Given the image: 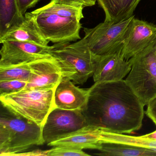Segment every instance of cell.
Returning <instances> with one entry per match:
<instances>
[{
	"mask_svg": "<svg viewBox=\"0 0 156 156\" xmlns=\"http://www.w3.org/2000/svg\"><path fill=\"white\" fill-rule=\"evenodd\" d=\"M129 60L131 69L125 80L147 105L156 97V40Z\"/></svg>",
	"mask_w": 156,
	"mask_h": 156,
	"instance_id": "5b68a950",
	"label": "cell"
},
{
	"mask_svg": "<svg viewBox=\"0 0 156 156\" xmlns=\"http://www.w3.org/2000/svg\"><path fill=\"white\" fill-rule=\"evenodd\" d=\"M83 9L82 7L48 3L47 5L37 9L41 11L54 13L61 17L81 21L84 17L83 12Z\"/></svg>",
	"mask_w": 156,
	"mask_h": 156,
	"instance_id": "ffe728a7",
	"label": "cell"
},
{
	"mask_svg": "<svg viewBox=\"0 0 156 156\" xmlns=\"http://www.w3.org/2000/svg\"><path fill=\"white\" fill-rule=\"evenodd\" d=\"M146 114L156 126V97L148 104Z\"/></svg>",
	"mask_w": 156,
	"mask_h": 156,
	"instance_id": "d4e9b609",
	"label": "cell"
},
{
	"mask_svg": "<svg viewBox=\"0 0 156 156\" xmlns=\"http://www.w3.org/2000/svg\"><path fill=\"white\" fill-rule=\"evenodd\" d=\"M25 16L32 20L39 32L49 42L65 43L81 39V21L37 9L26 12Z\"/></svg>",
	"mask_w": 156,
	"mask_h": 156,
	"instance_id": "52a82bcc",
	"label": "cell"
},
{
	"mask_svg": "<svg viewBox=\"0 0 156 156\" xmlns=\"http://www.w3.org/2000/svg\"><path fill=\"white\" fill-rule=\"evenodd\" d=\"M94 55L93 75L94 83L122 80L131 70L129 60H125L119 53Z\"/></svg>",
	"mask_w": 156,
	"mask_h": 156,
	"instance_id": "7c38bea8",
	"label": "cell"
},
{
	"mask_svg": "<svg viewBox=\"0 0 156 156\" xmlns=\"http://www.w3.org/2000/svg\"><path fill=\"white\" fill-rule=\"evenodd\" d=\"M27 81L19 80L0 81V95L16 93L23 90L27 84Z\"/></svg>",
	"mask_w": 156,
	"mask_h": 156,
	"instance_id": "7402d4cb",
	"label": "cell"
},
{
	"mask_svg": "<svg viewBox=\"0 0 156 156\" xmlns=\"http://www.w3.org/2000/svg\"><path fill=\"white\" fill-rule=\"evenodd\" d=\"M4 108L0 115V156H18L44 144L42 127Z\"/></svg>",
	"mask_w": 156,
	"mask_h": 156,
	"instance_id": "7a4b0ae2",
	"label": "cell"
},
{
	"mask_svg": "<svg viewBox=\"0 0 156 156\" xmlns=\"http://www.w3.org/2000/svg\"><path fill=\"white\" fill-rule=\"evenodd\" d=\"M30 73L29 62L0 66V81L19 80L28 82Z\"/></svg>",
	"mask_w": 156,
	"mask_h": 156,
	"instance_id": "d6986e66",
	"label": "cell"
},
{
	"mask_svg": "<svg viewBox=\"0 0 156 156\" xmlns=\"http://www.w3.org/2000/svg\"><path fill=\"white\" fill-rule=\"evenodd\" d=\"M55 89L21 90L0 95L2 106L11 113L43 128L50 112L56 108Z\"/></svg>",
	"mask_w": 156,
	"mask_h": 156,
	"instance_id": "3957f363",
	"label": "cell"
},
{
	"mask_svg": "<svg viewBox=\"0 0 156 156\" xmlns=\"http://www.w3.org/2000/svg\"><path fill=\"white\" fill-rule=\"evenodd\" d=\"M24 20L18 0H0V37Z\"/></svg>",
	"mask_w": 156,
	"mask_h": 156,
	"instance_id": "2e32d148",
	"label": "cell"
},
{
	"mask_svg": "<svg viewBox=\"0 0 156 156\" xmlns=\"http://www.w3.org/2000/svg\"><path fill=\"white\" fill-rule=\"evenodd\" d=\"M89 90L83 112L87 125L118 134L141 128L145 105L126 80L94 83Z\"/></svg>",
	"mask_w": 156,
	"mask_h": 156,
	"instance_id": "6da1fadb",
	"label": "cell"
},
{
	"mask_svg": "<svg viewBox=\"0 0 156 156\" xmlns=\"http://www.w3.org/2000/svg\"><path fill=\"white\" fill-rule=\"evenodd\" d=\"M101 140L103 143H115L127 144L156 151V140L142 136H135L124 134L112 133L102 129Z\"/></svg>",
	"mask_w": 156,
	"mask_h": 156,
	"instance_id": "ac0fdd59",
	"label": "cell"
},
{
	"mask_svg": "<svg viewBox=\"0 0 156 156\" xmlns=\"http://www.w3.org/2000/svg\"><path fill=\"white\" fill-rule=\"evenodd\" d=\"M97 0H51L50 4H64L71 6L85 7H92L95 5Z\"/></svg>",
	"mask_w": 156,
	"mask_h": 156,
	"instance_id": "603a6c76",
	"label": "cell"
},
{
	"mask_svg": "<svg viewBox=\"0 0 156 156\" xmlns=\"http://www.w3.org/2000/svg\"><path fill=\"white\" fill-rule=\"evenodd\" d=\"M100 156H156V151L121 143H103L98 150Z\"/></svg>",
	"mask_w": 156,
	"mask_h": 156,
	"instance_id": "e0dca14e",
	"label": "cell"
},
{
	"mask_svg": "<svg viewBox=\"0 0 156 156\" xmlns=\"http://www.w3.org/2000/svg\"><path fill=\"white\" fill-rule=\"evenodd\" d=\"M30 73L27 85L23 90L55 89L63 78L62 68L51 55L29 62Z\"/></svg>",
	"mask_w": 156,
	"mask_h": 156,
	"instance_id": "9c48e42d",
	"label": "cell"
},
{
	"mask_svg": "<svg viewBox=\"0 0 156 156\" xmlns=\"http://www.w3.org/2000/svg\"><path fill=\"white\" fill-rule=\"evenodd\" d=\"M134 17L116 23L104 21L94 28H85V35L81 39L94 55L121 53Z\"/></svg>",
	"mask_w": 156,
	"mask_h": 156,
	"instance_id": "8992f818",
	"label": "cell"
},
{
	"mask_svg": "<svg viewBox=\"0 0 156 156\" xmlns=\"http://www.w3.org/2000/svg\"><path fill=\"white\" fill-rule=\"evenodd\" d=\"M0 66L29 63L51 55V46H44L30 43L7 41L2 43Z\"/></svg>",
	"mask_w": 156,
	"mask_h": 156,
	"instance_id": "30bf717a",
	"label": "cell"
},
{
	"mask_svg": "<svg viewBox=\"0 0 156 156\" xmlns=\"http://www.w3.org/2000/svg\"><path fill=\"white\" fill-rule=\"evenodd\" d=\"M141 0H97L105 14V22L116 23L133 17Z\"/></svg>",
	"mask_w": 156,
	"mask_h": 156,
	"instance_id": "5bb4252c",
	"label": "cell"
},
{
	"mask_svg": "<svg viewBox=\"0 0 156 156\" xmlns=\"http://www.w3.org/2000/svg\"><path fill=\"white\" fill-rule=\"evenodd\" d=\"M82 149L69 146H56L48 150V156H90Z\"/></svg>",
	"mask_w": 156,
	"mask_h": 156,
	"instance_id": "44dd1931",
	"label": "cell"
},
{
	"mask_svg": "<svg viewBox=\"0 0 156 156\" xmlns=\"http://www.w3.org/2000/svg\"><path fill=\"white\" fill-rule=\"evenodd\" d=\"M20 4L21 11L23 15H25L27 10L36 6L40 0H18Z\"/></svg>",
	"mask_w": 156,
	"mask_h": 156,
	"instance_id": "cb8c5ba5",
	"label": "cell"
},
{
	"mask_svg": "<svg viewBox=\"0 0 156 156\" xmlns=\"http://www.w3.org/2000/svg\"><path fill=\"white\" fill-rule=\"evenodd\" d=\"M156 40V25L134 17L120 55L128 61Z\"/></svg>",
	"mask_w": 156,
	"mask_h": 156,
	"instance_id": "8fae6325",
	"label": "cell"
},
{
	"mask_svg": "<svg viewBox=\"0 0 156 156\" xmlns=\"http://www.w3.org/2000/svg\"><path fill=\"white\" fill-rule=\"evenodd\" d=\"M7 41L30 43L44 46H49V43L39 32L32 20L26 16L20 24L0 37L1 44Z\"/></svg>",
	"mask_w": 156,
	"mask_h": 156,
	"instance_id": "9a60e30c",
	"label": "cell"
},
{
	"mask_svg": "<svg viewBox=\"0 0 156 156\" xmlns=\"http://www.w3.org/2000/svg\"><path fill=\"white\" fill-rule=\"evenodd\" d=\"M143 136L147 138L151 139L156 140V130L151 133L143 135Z\"/></svg>",
	"mask_w": 156,
	"mask_h": 156,
	"instance_id": "484cf974",
	"label": "cell"
},
{
	"mask_svg": "<svg viewBox=\"0 0 156 156\" xmlns=\"http://www.w3.org/2000/svg\"><path fill=\"white\" fill-rule=\"evenodd\" d=\"M87 125L81 110L55 108L48 115L43 126L44 143L49 144Z\"/></svg>",
	"mask_w": 156,
	"mask_h": 156,
	"instance_id": "ba28073f",
	"label": "cell"
},
{
	"mask_svg": "<svg viewBox=\"0 0 156 156\" xmlns=\"http://www.w3.org/2000/svg\"><path fill=\"white\" fill-rule=\"evenodd\" d=\"M89 92V88H80L70 79L63 77L55 89V107L83 112L86 108Z\"/></svg>",
	"mask_w": 156,
	"mask_h": 156,
	"instance_id": "4fadbf2b",
	"label": "cell"
},
{
	"mask_svg": "<svg viewBox=\"0 0 156 156\" xmlns=\"http://www.w3.org/2000/svg\"><path fill=\"white\" fill-rule=\"evenodd\" d=\"M49 53L61 66L63 77L83 85L94 74L95 55L82 39L73 43L56 44Z\"/></svg>",
	"mask_w": 156,
	"mask_h": 156,
	"instance_id": "277c9868",
	"label": "cell"
}]
</instances>
